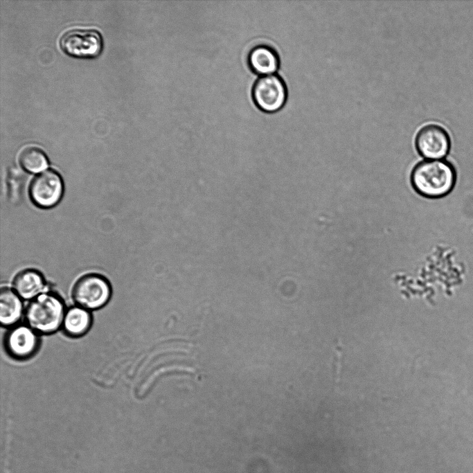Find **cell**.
Returning <instances> with one entry per match:
<instances>
[{
	"label": "cell",
	"mask_w": 473,
	"mask_h": 473,
	"mask_svg": "<svg viewBox=\"0 0 473 473\" xmlns=\"http://www.w3.org/2000/svg\"><path fill=\"white\" fill-rule=\"evenodd\" d=\"M411 181L415 190L422 196L440 198L452 190L456 183V172L448 161L425 160L413 168Z\"/></svg>",
	"instance_id": "6da1fadb"
},
{
	"label": "cell",
	"mask_w": 473,
	"mask_h": 473,
	"mask_svg": "<svg viewBox=\"0 0 473 473\" xmlns=\"http://www.w3.org/2000/svg\"><path fill=\"white\" fill-rule=\"evenodd\" d=\"M65 315L62 300L55 294L42 293L28 305L25 319L35 332L49 334L62 325Z\"/></svg>",
	"instance_id": "7a4b0ae2"
},
{
	"label": "cell",
	"mask_w": 473,
	"mask_h": 473,
	"mask_svg": "<svg viewBox=\"0 0 473 473\" xmlns=\"http://www.w3.org/2000/svg\"><path fill=\"white\" fill-rule=\"evenodd\" d=\"M59 44L66 54L79 58L98 56L103 46L100 33L91 28L68 30L60 37Z\"/></svg>",
	"instance_id": "3957f363"
},
{
	"label": "cell",
	"mask_w": 473,
	"mask_h": 473,
	"mask_svg": "<svg viewBox=\"0 0 473 473\" xmlns=\"http://www.w3.org/2000/svg\"><path fill=\"white\" fill-rule=\"evenodd\" d=\"M111 290L103 276L90 274L81 277L75 284L73 297L77 304L86 310L104 306L109 301Z\"/></svg>",
	"instance_id": "277c9868"
},
{
	"label": "cell",
	"mask_w": 473,
	"mask_h": 473,
	"mask_svg": "<svg viewBox=\"0 0 473 473\" xmlns=\"http://www.w3.org/2000/svg\"><path fill=\"white\" fill-rule=\"evenodd\" d=\"M252 97L258 108L266 112H275L285 105L287 91L282 78L276 74L259 77L252 89Z\"/></svg>",
	"instance_id": "5b68a950"
},
{
	"label": "cell",
	"mask_w": 473,
	"mask_h": 473,
	"mask_svg": "<svg viewBox=\"0 0 473 473\" xmlns=\"http://www.w3.org/2000/svg\"><path fill=\"white\" fill-rule=\"evenodd\" d=\"M64 191L63 181L60 175L46 170L39 173L31 181L29 195L37 206L48 208L55 206L61 199Z\"/></svg>",
	"instance_id": "8992f818"
},
{
	"label": "cell",
	"mask_w": 473,
	"mask_h": 473,
	"mask_svg": "<svg viewBox=\"0 0 473 473\" xmlns=\"http://www.w3.org/2000/svg\"><path fill=\"white\" fill-rule=\"evenodd\" d=\"M415 145L419 154L427 160H442L450 148V139L442 127L429 124L417 133Z\"/></svg>",
	"instance_id": "52a82bcc"
},
{
	"label": "cell",
	"mask_w": 473,
	"mask_h": 473,
	"mask_svg": "<svg viewBox=\"0 0 473 473\" xmlns=\"http://www.w3.org/2000/svg\"><path fill=\"white\" fill-rule=\"evenodd\" d=\"M38 343L36 332L28 325H19L12 328L5 338L8 352L17 359H26L33 355Z\"/></svg>",
	"instance_id": "ba28073f"
},
{
	"label": "cell",
	"mask_w": 473,
	"mask_h": 473,
	"mask_svg": "<svg viewBox=\"0 0 473 473\" xmlns=\"http://www.w3.org/2000/svg\"><path fill=\"white\" fill-rule=\"evenodd\" d=\"M248 62L251 70L261 76L275 73L279 66L277 53L267 45L253 47L249 53Z\"/></svg>",
	"instance_id": "9c48e42d"
},
{
	"label": "cell",
	"mask_w": 473,
	"mask_h": 473,
	"mask_svg": "<svg viewBox=\"0 0 473 473\" xmlns=\"http://www.w3.org/2000/svg\"><path fill=\"white\" fill-rule=\"evenodd\" d=\"M13 287L15 292L22 298L33 299L43 291L44 280L39 271L26 269L15 276Z\"/></svg>",
	"instance_id": "30bf717a"
},
{
	"label": "cell",
	"mask_w": 473,
	"mask_h": 473,
	"mask_svg": "<svg viewBox=\"0 0 473 473\" xmlns=\"http://www.w3.org/2000/svg\"><path fill=\"white\" fill-rule=\"evenodd\" d=\"M20 296L9 288H2L0 294V319L2 325L9 326L17 322L23 312Z\"/></svg>",
	"instance_id": "8fae6325"
},
{
	"label": "cell",
	"mask_w": 473,
	"mask_h": 473,
	"mask_svg": "<svg viewBox=\"0 0 473 473\" xmlns=\"http://www.w3.org/2000/svg\"><path fill=\"white\" fill-rule=\"evenodd\" d=\"M91 317L89 312L82 307H73L65 313L62 325L69 335L79 337L89 328Z\"/></svg>",
	"instance_id": "7c38bea8"
},
{
	"label": "cell",
	"mask_w": 473,
	"mask_h": 473,
	"mask_svg": "<svg viewBox=\"0 0 473 473\" xmlns=\"http://www.w3.org/2000/svg\"><path fill=\"white\" fill-rule=\"evenodd\" d=\"M19 161L22 168L28 172L39 173L48 166L46 154L39 148L29 146L19 154Z\"/></svg>",
	"instance_id": "4fadbf2b"
}]
</instances>
